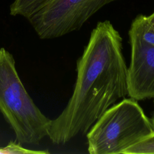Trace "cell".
<instances>
[{"label": "cell", "mask_w": 154, "mask_h": 154, "mask_svg": "<svg viewBox=\"0 0 154 154\" xmlns=\"http://www.w3.org/2000/svg\"><path fill=\"white\" fill-rule=\"evenodd\" d=\"M76 71L67 105L51 120L48 136L55 144L87 132L108 108L129 94L122 38L110 21L99 22L93 29Z\"/></svg>", "instance_id": "1"}, {"label": "cell", "mask_w": 154, "mask_h": 154, "mask_svg": "<svg viewBox=\"0 0 154 154\" xmlns=\"http://www.w3.org/2000/svg\"><path fill=\"white\" fill-rule=\"evenodd\" d=\"M0 112L20 144H38L51 120L35 104L18 75L13 55L0 48Z\"/></svg>", "instance_id": "2"}, {"label": "cell", "mask_w": 154, "mask_h": 154, "mask_svg": "<svg viewBox=\"0 0 154 154\" xmlns=\"http://www.w3.org/2000/svg\"><path fill=\"white\" fill-rule=\"evenodd\" d=\"M154 132L152 121L133 98L113 105L87 133L90 154H118Z\"/></svg>", "instance_id": "3"}, {"label": "cell", "mask_w": 154, "mask_h": 154, "mask_svg": "<svg viewBox=\"0 0 154 154\" xmlns=\"http://www.w3.org/2000/svg\"><path fill=\"white\" fill-rule=\"evenodd\" d=\"M117 0H51L27 19L41 39L61 37L80 29L105 5Z\"/></svg>", "instance_id": "4"}, {"label": "cell", "mask_w": 154, "mask_h": 154, "mask_svg": "<svg viewBox=\"0 0 154 154\" xmlns=\"http://www.w3.org/2000/svg\"><path fill=\"white\" fill-rule=\"evenodd\" d=\"M131 47L128 68V95L136 100L154 97V46L129 35Z\"/></svg>", "instance_id": "5"}, {"label": "cell", "mask_w": 154, "mask_h": 154, "mask_svg": "<svg viewBox=\"0 0 154 154\" xmlns=\"http://www.w3.org/2000/svg\"><path fill=\"white\" fill-rule=\"evenodd\" d=\"M129 35L154 46V11L149 16L138 15L131 23Z\"/></svg>", "instance_id": "6"}, {"label": "cell", "mask_w": 154, "mask_h": 154, "mask_svg": "<svg viewBox=\"0 0 154 154\" xmlns=\"http://www.w3.org/2000/svg\"><path fill=\"white\" fill-rule=\"evenodd\" d=\"M51 0H14L10 6L11 16H22L26 19L43 8Z\"/></svg>", "instance_id": "7"}, {"label": "cell", "mask_w": 154, "mask_h": 154, "mask_svg": "<svg viewBox=\"0 0 154 154\" xmlns=\"http://www.w3.org/2000/svg\"><path fill=\"white\" fill-rule=\"evenodd\" d=\"M123 154H154V132L126 149Z\"/></svg>", "instance_id": "8"}, {"label": "cell", "mask_w": 154, "mask_h": 154, "mask_svg": "<svg viewBox=\"0 0 154 154\" xmlns=\"http://www.w3.org/2000/svg\"><path fill=\"white\" fill-rule=\"evenodd\" d=\"M49 151L34 150L23 147L16 141H10L6 146L0 147V154H48Z\"/></svg>", "instance_id": "9"}, {"label": "cell", "mask_w": 154, "mask_h": 154, "mask_svg": "<svg viewBox=\"0 0 154 154\" xmlns=\"http://www.w3.org/2000/svg\"><path fill=\"white\" fill-rule=\"evenodd\" d=\"M154 98V97H153ZM152 121V125H153V131H154V112H153V117L151 120Z\"/></svg>", "instance_id": "10"}]
</instances>
